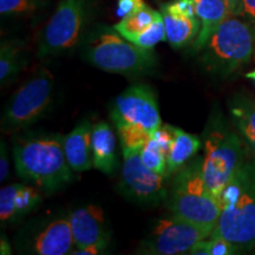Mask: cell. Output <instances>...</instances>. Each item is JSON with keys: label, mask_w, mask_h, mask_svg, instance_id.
<instances>
[{"label": "cell", "mask_w": 255, "mask_h": 255, "mask_svg": "<svg viewBox=\"0 0 255 255\" xmlns=\"http://www.w3.org/2000/svg\"><path fill=\"white\" fill-rule=\"evenodd\" d=\"M221 215L210 238H221L240 252L255 248V158L246 159L219 196Z\"/></svg>", "instance_id": "obj_1"}, {"label": "cell", "mask_w": 255, "mask_h": 255, "mask_svg": "<svg viewBox=\"0 0 255 255\" xmlns=\"http://www.w3.org/2000/svg\"><path fill=\"white\" fill-rule=\"evenodd\" d=\"M13 159L19 177L50 193L71 182L75 173L66 159L63 137L58 135L18 138Z\"/></svg>", "instance_id": "obj_2"}, {"label": "cell", "mask_w": 255, "mask_h": 255, "mask_svg": "<svg viewBox=\"0 0 255 255\" xmlns=\"http://www.w3.org/2000/svg\"><path fill=\"white\" fill-rule=\"evenodd\" d=\"M88 63L102 71L132 77L150 73L157 58L152 49H143L126 39L107 25H98L89 32L83 44Z\"/></svg>", "instance_id": "obj_3"}, {"label": "cell", "mask_w": 255, "mask_h": 255, "mask_svg": "<svg viewBox=\"0 0 255 255\" xmlns=\"http://www.w3.org/2000/svg\"><path fill=\"white\" fill-rule=\"evenodd\" d=\"M173 175L165 197L171 215L214 231L221 215V205L206 186L202 159H190Z\"/></svg>", "instance_id": "obj_4"}, {"label": "cell", "mask_w": 255, "mask_h": 255, "mask_svg": "<svg viewBox=\"0 0 255 255\" xmlns=\"http://www.w3.org/2000/svg\"><path fill=\"white\" fill-rule=\"evenodd\" d=\"M110 117L121 145H142L162 126L155 92L143 83L130 85L115 98Z\"/></svg>", "instance_id": "obj_5"}, {"label": "cell", "mask_w": 255, "mask_h": 255, "mask_svg": "<svg viewBox=\"0 0 255 255\" xmlns=\"http://www.w3.org/2000/svg\"><path fill=\"white\" fill-rule=\"evenodd\" d=\"M245 161V144L240 135L221 117L210 119L205 132L202 159V176L210 193L219 199L223 188Z\"/></svg>", "instance_id": "obj_6"}, {"label": "cell", "mask_w": 255, "mask_h": 255, "mask_svg": "<svg viewBox=\"0 0 255 255\" xmlns=\"http://www.w3.org/2000/svg\"><path fill=\"white\" fill-rule=\"evenodd\" d=\"M202 50L201 62L207 71L226 77L251 62L253 32L246 21L231 17L220 25Z\"/></svg>", "instance_id": "obj_7"}, {"label": "cell", "mask_w": 255, "mask_h": 255, "mask_svg": "<svg viewBox=\"0 0 255 255\" xmlns=\"http://www.w3.org/2000/svg\"><path fill=\"white\" fill-rule=\"evenodd\" d=\"M55 94V78L49 69H38L18 89L6 104L1 128L17 131L36 123L49 110Z\"/></svg>", "instance_id": "obj_8"}, {"label": "cell", "mask_w": 255, "mask_h": 255, "mask_svg": "<svg viewBox=\"0 0 255 255\" xmlns=\"http://www.w3.org/2000/svg\"><path fill=\"white\" fill-rule=\"evenodd\" d=\"M91 11V0H60L41 33L38 57L49 58L73 49L84 33Z\"/></svg>", "instance_id": "obj_9"}, {"label": "cell", "mask_w": 255, "mask_h": 255, "mask_svg": "<svg viewBox=\"0 0 255 255\" xmlns=\"http://www.w3.org/2000/svg\"><path fill=\"white\" fill-rule=\"evenodd\" d=\"M123 164L119 191L122 196L138 205H157L168 194L167 176L156 174L143 163L141 146L122 145Z\"/></svg>", "instance_id": "obj_10"}, {"label": "cell", "mask_w": 255, "mask_h": 255, "mask_svg": "<svg viewBox=\"0 0 255 255\" xmlns=\"http://www.w3.org/2000/svg\"><path fill=\"white\" fill-rule=\"evenodd\" d=\"M213 231L171 215L159 219L150 234L139 245L137 253L146 255L189 254L191 248L206 240Z\"/></svg>", "instance_id": "obj_11"}, {"label": "cell", "mask_w": 255, "mask_h": 255, "mask_svg": "<svg viewBox=\"0 0 255 255\" xmlns=\"http://www.w3.org/2000/svg\"><path fill=\"white\" fill-rule=\"evenodd\" d=\"M76 248L103 246L110 242V232L100 206L88 205L76 209L69 218Z\"/></svg>", "instance_id": "obj_12"}, {"label": "cell", "mask_w": 255, "mask_h": 255, "mask_svg": "<svg viewBox=\"0 0 255 255\" xmlns=\"http://www.w3.org/2000/svg\"><path fill=\"white\" fill-rule=\"evenodd\" d=\"M41 201L40 188L14 183L0 190V221L2 225L28 214Z\"/></svg>", "instance_id": "obj_13"}, {"label": "cell", "mask_w": 255, "mask_h": 255, "mask_svg": "<svg viewBox=\"0 0 255 255\" xmlns=\"http://www.w3.org/2000/svg\"><path fill=\"white\" fill-rule=\"evenodd\" d=\"M76 246L71 225L66 219L51 222L33 240L32 252L38 255H65L73 252Z\"/></svg>", "instance_id": "obj_14"}, {"label": "cell", "mask_w": 255, "mask_h": 255, "mask_svg": "<svg viewBox=\"0 0 255 255\" xmlns=\"http://www.w3.org/2000/svg\"><path fill=\"white\" fill-rule=\"evenodd\" d=\"M92 124L88 120L78 124L71 132L63 136V145L69 165L75 173L94 168L91 149Z\"/></svg>", "instance_id": "obj_15"}, {"label": "cell", "mask_w": 255, "mask_h": 255, "mask_svg": "<svg viewBox=\"0 0 255 255\" xmlns=\"http://www.w3.org/2000/svg\"><path fill=\"white\" fill-rule=\"evenodd\" d=\"M116 144V136L109 123L98 122L92 126L91 149L94 168L107 175L116 171L119 167Z\"/></svg>", "instance_id": "obj_16"}, {"label": "cell", "mask_w": 255, "mask_h": 255, "mask_svg": "<svg viewBox=\"0 0 255 255\" xmlns=\"http://www.w3.org/2000/svg\"><path fill=\"white\" fill-rule=\"evenodd\" d=\"M195 13L201 23V30L193 44V50L199 52L206 46L213 33L228 18L233 17L225 0H193Z\"/></svg>", "instance_id": "obj_17"}, {"label": "cell", "mask_w": 255, "mask_h": 255, "mask_svg": "<svg viewBox=\"0 0 255 255\" xmlns=\"http://www.w3.org/2000/svg\"><path fill=\"white\" fill-rule=\"evenodd\" d=\"M229 113L244 144L255 158V101L244 95L229 100Z\"/></svg>", "instance_id": "obj_18"}, {"label": "cell", "mask_w": 255, "mask_h": 255, "mask_svg": "<svg viewBox=\"0 0 255 255\" xmlns=\"http://www.w3.org/2000/svg\"><path fill=\"white\" fill-rule=\"evenodd\" d=\"M163 17L167 41L174 49H182L194 43L199 36L201 30V23L199 18L181 17L161 8Z\"/></svg>", "instance_id": "obj_19"}, {"label": "cell", "mask_w": 255, "mask_h": 255, "mask_svg": "<svg viewBox=\"0 0 255 255\" xmlns=\"http://www.w3.org/2000/svg\"><path fill=\"white\" fill-rule=\"evenodd\" d=\"M173 133V144L168 155V176H171L187 164L201 148V139L199 136L193 135L180 128L168 124Z\"/></svg>", "instance_id": "obj_20"}, {"label": "cell", "mask_w": 255, "mask_h": 255, "mask_svg": "<svg viewBox=\"0 0 255 255\" xmlns=\"http://www.w3.org/2000/svg\"><path fill=\"white\" fill-rule=\"evenodd\" d=\"M23 44L18 40H6L0 49V83L1 88L13 82L24 65Z\"/></svg>", "instance_id": "obj_21"}, {"label": "cell", "mask_w": 255, "mask_h": 255, "mask_svg": "<svg viewBox=\"0 0 255 255\" xmlns=\"http://www.w3.org/2000/svg\"><path fill=\"white\" fill-rule=\"evenodd\" d=\"M161 15L162 13L155 11L150 6L144 5L138 11L121 19L120 23L115 25L114 28L119 32L121 36L130 40L132 37L150 27Z\"/></svg>", "instance_id": "obj_22"}, {"label": "cell", "mask_w": 255, "mask_h": 255, "mask_svg": "<svg viewBox=\"0 0 255 255\" xmlns=\"http://www.w3.org/2000/svg\"><path fill=\"white\" fill-rule=\"evenodd\" d=\"M141 157L145 167L156 174L168 176V157L151 133L141 146Z\"/></svg>", "instance_id": "obj_23"}, {"label": "cell", "mask_w": 255, "mask_h": 255, "mask_svg": "<svg viewBox=\"0 0 255 255\" xmlns=\"http://www.w3.org/2000/svg\"><path fill=\"white\" fill-rule=\"evenodd\" d=\"M164 40H167V33H165L163 17L161 15L150 27L132 37L129 41L143 49H152L158 43Z\"/></svg>", "instance_id": "obj_24"}, {"label": "cell", "mask_w": 255, "mask_h": 255, "mask_svg": "<svg viewBox=\"0 0 255 255\" xmlns=\"http://www.w3.org/2000/svg\"><path fill=\"white\" fill-rule=\"evenodd\" d=\"M46 0H0V13L17 15L31 13L45 5Z\"/></svg>", "instance_id": "obj_25"}, {"label": "cell", "mask_w": 255, "mask_h": 255, "mask_svg": "<svg viewBox=\"0 0 255 255\" xmlns=\"http://www.w3.org/2000/svg\"><path fill=\"white\" fill-rule=\"evenodd\" d=\"M208 255H233L241 253L240 250L231 242L221 238H208L205 240Z\"/></svg>", "instance_id": "obj_26"}, {"label": "cell", "mask_w": 255, "mask_h": 255, "mask_svg": "<svg viewBox=\"0 0 255 255\" xmlns=\"http://www.w3.org/2000/svg\"><path fill=\"white\" fill-rule=\"evenodd\" d=\"M168 11L169 13H173L181 17L188 18H195V5H194L193 0H175L173 2L162 5V7Z\"/></svg>", "instance_id": "obj_27"}, {"label": "cell", "mask_w": 255, "mask_h": 255, "mask_svg": "<svg viewBox=\"0 0 255 255\" xmlns=\"http://www.w3.org/2000/svg\"><path fill=\"white\" fill-rule=\"evenodd\" d=\"M144 1L143 0H119L117 2V9L116 14L122 19L127 15L132 14L133 12L138 11L144 6Z\"/></svg>", "instance_id": "obj_28"}, {"label": "cell", "mask_w": 255, "mask_h": 255, "mask_svg": "<svg viewBox=\"0 0 255 255\" xmlns=\"http://www.w3.org/2000/svg\"><path fill=\"white\" fill-rule=\"evenodd\" d=\"M242 17L250 25L254 37V56H255V0H242Z\"/></svg>", "instance_id": "obj_29"}, {"label": "cell", "mask_w": 255, "mask_h": 255, "mask_svg": "<svg viewBox=\"0 0 255 255\" xmlns=\"http://www.w3.org/2000/svg\"><path fill=\"white\" fill-rule=\"evenodd\" d=\"M9 163H8V155L6 144L1 141V148H0V182L4 181L8 176Z\"/></svg>", "instance_id": "obj_30"}, {"label": "cell", "mask_w": 255, "mask_h": 255, "mask_svg": "<svg viewBox=\"0 0 255 255\" xmlns=\"http://www.w3.org/2000/svg\"><path fill=\"white\" fill-rule=\"evenodd\" d=\"M107 248L103 246H87L83 248H76L71 254L73 255H97L104 253Z\"/></svg>", "instance_id": "obj_31"}, {"label": "cell", "mask_w": 255, "mask_h": 255, "mask_svg": "<svg viewBox=\"0 0 255 255\" xmlns=\"http://www.w3.org/2000/svg\"><path fill=\"white\" fill-rule=\"evenodd\" d=\"M233 17H240L242 14V0H225Z\"/></svg>", "instance_id": "obj_32"}, {"label": "cell", "mask_w": 255, "mask_h": 255, "mask_svg": "<svg viewBox=\"0 0 255 255\" xmlns=\"http://www.w3.org/2000/svg\"><path fill=\"white\" fill-rule=\"evenodd\" d=\"M0 253L2 255H7V254H12V251H11V246H9L8 241L6 240L4 237H1V241H0Z\"/></svg>", "instance_id": "obj_33"}, {"label": "cell", "mask_w": 255, "mask_h": 255, "mask_svg": "<svg viewBox=\"0 0 255 255\" xmlns=\"http://www.w3.org/2000/svg\"><path fill=\"white\" fill-rule=\"evenodd\" d=\"M246 78L251 79V81H253L255 83V69L253 70V71L246 73Z\"/></svg>", "instance_id": "obj_34"}]
</instances>
